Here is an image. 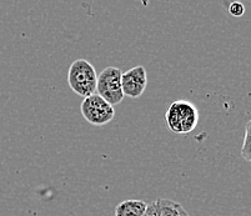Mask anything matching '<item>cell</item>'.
Segmentation results:
<instances>
[{"label":"cell","mask_w":251,"mask_h":216,"mask_svg":"<svg viewBox=\"0 0 251 216\" xmlns=\"http://www.w3.org/2000/svg\"><path fill=\"white\" fill-rule=\"evenodd\" d=\"M169 130L175 134H189L198 126L199 110L188 100H175L165 114Z\"/></svg>","instance_id":"1"},{"label":"cell","mask_w":251,"mask_h":216,"mask_svg":"<svg viewBox=\"0 0 251 216\" xmlns=\"http://www.w3.org/2000/svg\"><path fill=\"white\" fill-rule=\"evenodd\" d=\"M98 74L94 65L85 59H76L68 72V84L75 94L88 97L97 92Z\"/></svg>","instance_id":"2"},{"label":"cell","mask_w":251,"mask_h":216,"mask_svg":"<svg viewBox=\"0 0 251 216\" xmlns=\"http://www.w3.org/2000/svg\"><path fill=\"white\" fill-rule=\"evenodd\" d=\"M95 94L115 106L124 100L122 90V70L116 67H108L98 75L97 92Z\"/></svg>","instance_id":"3"},{"label":"cell","mask_w":251,"mask_h":216,"mask_svg":"<svg viewBox=\"0 0 251 216\" xmlns=\"http://www.w3.org/2000/svg\"><path fill=\"white\" fill-rule=\"evenodd\" d=\"M81 115L84 119L91 125L102 126L106 125L115 117L114 106L108 104L98 94H93L88 97H84L80 105Z\"/></svg>","instance_id":"4"},{"label":"cell","mask_w":251,"mask_h":216,"mask_svg":"<svg viewBox=\"0 0 251 216\" xmlns=\"http://www.w3.org/2000/svg\"><path fill=\"white\" fill-rule=\"evenodd\" d=\"M147 85L148 74L143 65H138L122 72V90L124 96L138 99L144 94Z\"/></svg>","instance_id":"5"},{"label":"cell","mask_w":251,"mask_h":216,"mask_svg":"<svg viewBox=\"0 0 251 216\" xmlns=\"http://www.w3.org/2000/svg\"><path fill=\"white\" fill-rule=\"evenodd\" d=\"M157 216H190L184 206L170 199L155 200Z\"/></svg>","instance_id":"6"},{"label":"cell","mask_w":251,"mask_h":216,"mask_svg":"<svg viewBox=\"0 0 251 216\" xmlns=\"http://www.w3.org/2000/svg\"><path fill=\"white\" fill-rule=\"evenodd\" d=\"M147 206L143 200H124L116 206L115 216H143Z\"/></svg>","instance_id":"7"},{"label":"cell","mask_w":251,"mask_h":216,"mask_svg":"<svg viewBox=\"0 0 251 216\" xmlns=\"http://www.w3.org/2000/svg\"><path fill=\"white\" fill-rule=\"evenodd\" d=\"M250 125L251 121L249 120L245 126V136H244L243 146H241V156L246 161H251V147H250Z\"/></svg>","instance_id":"8"},{"label":"cell","mask_w":251,"mask_h":216,"mask_svg":"<svg viewBox=\"0 0 251 216\" xmlns=\"http://www.w3.org/2000/svg\"><path fill=\"white\" fill-rule=\"evenodd\" d=\"M229 14L232 15L235 18H241L245 14V5L240 1H232L229 4V8H227Z\"/></svg>","instance_id":"9"},{"label":"cell","mask_w":251,"mask_h":216,"mask_svg":"<svg viewBox=\"0 0 251 216\" xmlns=\"http://www.w3.org/2000/svg\"><path fill=\"white\" fill-rule=\"evenodd\" d=\"M143 216H157V211H156V206H155V201L149 202L147 206V210L144 213Z\"/></svg>","instance_id":"10"}]
</instances>
